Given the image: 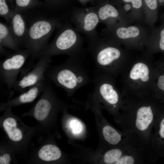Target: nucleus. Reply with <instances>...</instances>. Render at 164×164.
Masks as SVG:
<instances>
[{
  "label": "nucleus",
  "mask_w": 164,
  "mask_h": 164,
  "mask_svg": "<svg viewBox=\"0 0 164 164\" xmlns=\"http://www.w3.org/2000/svg\"><path fill=\"white\" fill-rule=\"evenodd\" d=\"M70 126L72 133L75 135H79L83 130L82 123L76 119H72L70 121Z\"/></svg>",
  "instance_id": "4be33fe9"
},
{
  "label": "nucleus",
  "mask_w": 164,
  "mask_h": 164,
  "mask_svg": "<svg viewBox=\"0 0 164 164\" xmlns=\"http://www.w3.org/2000/svg\"><path fill=\"white\" fill-rule=\"evenodd\" d=\"M126 2H131L132 7L135 9H139L142 5V0H123Z\"/></svg>",
  "instance_id": "bb28decb"
},
{
  "label": "nucleus",
  "mask_w": 164,
  "mask_h": 164,
  "mask_svg": "<svg viewBox=\"0 0 164 164\" xmlns=\"http://www.w3.org/2000/svg\"><path fill=\"white\" fill-rule=\"evenodd\" d=\"M20 12L15 10H13L9 27L19 44L23 42L28 28L23 17Z\"/></svg>",
  "instance_id": "6e6552de"
},
{
  "label": "nucleus",
  "mask_w": 164,
  "mask_h": 164,
  "mask_svg": "<svg viewBox=\"0 0 164 164\" xmlns=\"http://www.w3.org/2000/svg\"><path fill=\"white\" fill-rule=\"evenodd\" d=\"M105 80L99 73L95 75L93 80L94 93L109 104L115 106L119 101L118 94L112 84Z\"/></svg>",
  "instance_id": "423d86ee"
},
{
  "label": "nucleus",
  "mask_w": 164,
  "mask_h": 164,
  "mask_svg": "<svg viewBox=\"0 0 164 164\" xmlns=\"http://www.w3.org/2000/svg\"><path fill=\"white\" fill-rule=\"evenodd\" d=\"M45 80L41 81L30 87L27 91L20 94L17 99L14 100L16 102L20 104L29 103L33 101L38 94L42 92L44 88Z\"/></svg>",
  "instance_id": "9b49d317"
},
{
  "label": "nucleus",
  "mask_w": 164,
  "mask_h": 164,
  "mask_svg": "<svg viewBox=\"0 0 164 164\" xmlns=\"http://www.w3.org/2000/svg\"><path fill=\"white\" fill-rule=\"evenodd\" d=\"M103 134L105 140L109 143L115 145L121 139V135L115 129L109 125L105 126L103 129Z\"/></svg>",
  "instance_id": "dca6fc26"
},
{
  "label": "nucleus",
  "mask_w": 164,
  "mask_h": 164,
  "mask_svg": "<svg viewBox=\"0 0 164 164\" xmlns=\"http://www.w3.org/2000/svg\"><path fill=\"white\" fill-rule=\"evenodd\" d=\"M116 32L117 36L120 38L126 39L138 36L140 31L135 26H130L128 28L121 27L118 28Z\"/></svg>",
  "instance_id": "f3484780"
},
{
  "label": "nucleus",
  "mask_w": 164,
  "mask_h": 164,
  "mask_svg": "<svg viewBox=\"0 0 164 164\" xmlns=\"http://www.w3.org/2000/svg\"><path fill=\"white\" fill-rule=\"evenodd\" d=\"M155 117L150 106L140 107L136 113L135 122L136 128L139 131H145L153 123Z\"/></svg>",
  "instance_id": "1a4fd4ad"
},
{
  "label": "nucleus",
  "mask_w": 164,
  "mask_h": 164,
  "mask_svg": "<svg viewBox=\"0 0 164 164\" xmlns=\"http://www.w3.org/2000/svg\"><path fill=\"white\" fill-rule=\"evenodd\" d=\"M3 159L5 162V164H9L11 158L10 155L8 154H5L2 156Z\"/></svg>",
  "instance_id": "cd10ccee"
},
{
  "label": "nucleus",
  "mask_w": 164,
  "mask_h": 164,
  "mask_svg": "<svg viewBox=\"0 0 164 164\" xmlns=\"http://www.w3.org/2000/svg\"><path fill=\"white\" fill-rule=\"evenodd\" d=\"M120 55V50L114 47H107L98 50L95 57L96 68L98 71L105 70L112 66Z\"/></svg>",
  "instance_id": "0eeeda50"
},
{
  "label": "nucleus",
  "mask_w": 164,
  "mask_h": 164,
  "mask_svg": "<svg viewBox=\"0 0 164 164\" xmlns=\"http://www.w3.org/2000/svg\"><path fill=\"white\" fill-rule=\"evenodd\" d=\"M162 67V71L160 73L157 79V86L158 89L162 93H164V64Z\"/></svg>",
  "instance_id": "b1692460"
},
{
  "label": "nucleus",
  "mask_w": 164,
  "mask_h": 164,
  "mask_svg": "<svg viewBox=\"0 0 164 164\" xmlns=\"http://www.w3.org/2000/svg\"><path fill=\"white\" fill-rule=\"evenodd\" d=\"M56 24L54 20L43 18L36 19L31 23L23 42L32 57H36L47 46Z\"/></svg>",
  "instance_id": "f03ea898"
},
{
  "label": "nucleus",
  "mask_w": 164,
  "mask_h": 164,
  "mask_svg": "<svg viewBox=\"0 0 164 164\" xmlns=\"http://www.w3.org/2000/svg\"><path fill=\"white\" fill-rule=\"evenodd\" d=\"M117 10L112 5L107 4L101 7L98 12L100 18L104 20L109 17H116L118 15Z\"/></svg>",
  "instance_id": "a211bd4d"
},
{
  "label": "nucleus",
  "mask_w": 164,
  "mask_h": 164,
  "mask_svg": "<svg viewBox=\"0 0 164 164\" xmlns=\"http://www.w3.org/2000/svg\"><path fill=\"white\" fill-rule=\"evenodd\" d=\"M19 44L14 36L9 27L0 23V46L1 53L4 52L3 47H5L13 50H18Z\"/></svg>",
  "instance_id": "9d476101"
},
{
  "label": "nucleus",
  "mask_w": 164,
  "mask_h": 164,
  "mask_svg": "<svg viewBox=\"0 0 164 164\" xmlns=\"http://www.w3.org/2000/svg\"><path fill=\"white\" fill-rule=\"evenodd\" d=\"M156 121L155 144L158 148L164 149V113L158 116Z\"/></svg>",
  "instance_id": "4468645a"
},
{
  "label": "nucleus",
  "mask_w": 164,
  "mask_h": 164,
  "mask_svg": "<svg viewBox=\"0 0 164 164\" xmlns=\"http://www.w3.org/2000/svg\"><path fill=\"white\" fill-rule=\"evenodd\" d=\"M163 1H164V0H163Z\"/></svg>",
  "instance_id": "7c9ffc66"
},
{
  "label": "nucleus",
  "mask_w": 164,
  "mask_h": 164,
  "mask_svg": "<svg viewBox=\"0 0 164 164\" xmlns=\"http://www.w3.org/2000/svg\"><path fill=\"white\" fill-rule=\"evenodd\" d=\"M149 70L145 64L141 63L135 64L132 69L130 77L134 80L140 79L144 82L147 81L149 79Z\"/></svg>",
  "instance_id": "2eb2a0df"
},
{
  "label": "nucleus",
  "mask_w": 164,
  "mask_h": 164,
  "mask_svg": "<svg viewBox=\"0 0 164 164\" xmlns=\"http://www.w3.org/2000/svg\"><path fill=\"white\" fill-rule=\"evenodd\" d=\"M0 164H5V162L3 159L2 156H0Z\"/></svg>",
  "instance_id": "c85d7f7f"
},
{
  "label": "nucleus",
  "mask_w": 164,
  "mask_h": 164,
  "mask_svg": "<svg viewBox=\"0 0 164 164\" xmlns=\"http://www.w3.org/2000/svg\"><path fill=\"white\" fill-rule=\"evenodd\" d=\"M84 27L87 31L93 30L99 22L97 15L94 12L87 14L84 17Z\"/></svg>",
  "instance_id": "aec40b11"
},
{
  "label": "nucleus",
  "mask_w": 164,
  "mask_h": 164,
  "mask_svg": "<svg viewBox=\"0 0 164 164\" xmlns=\"http://www.w3.org/2000/svg\"><path fill=\"white\" fill-rule=\"evenodd\" d=\"M77 39L76 34L72 30L67 29L63 30L56 39L39 53L36 57L51 58L60 53H70L75 46Z\"/></svg>",
  "instance_id": "20e7f679"
},
{
  "label": "nucleus",
  "mask_w": 164,
  "mask_h": 164,
  "mask_svg": "<svg viewBox=\"0 0 164 164\" xmlns=\"http://www.w3.org/2000/svg\"><path fill=\"white\" fill-rule=\"evenodd\" d=\"M160 40L159 43V47L160 50L164 51V28L160 31Z\"/></svg>",
  "instance_id": "a878e982"
},
{
  "label": "nucleus",
  "mask_w": 164,
  "mask_h": 164,
  "mask_svg": "<svg viewBox=\"0 0 164 164\" xmlns=\"http://www.w3.org/2000/svg\"><path fill=\"white\" fill-rule=\"evenodd\" d=\"M39 59L29 72L16 81L13 87L15 90L24 92L39 82L45 80V73L50 61V58L43 57Z\"/></svg>",
  "instance_id": "39448f33"
},
{
  "label": "nucleus",
  "mask_w": 164,
  "mask_h": 164,
  "mask_svg": "<svg viewBox=\"0 0 164 164\" xmlns=\"http://www.w3.org/2000/svg\"><path fill=\"white\" fill-rule=\"evenodd\" d=\"M12 11L9 10L5 0H0V15L7 22L10 21Z\"/></svg>",
  "instance_id": "412c9836"
},
{
  "label": "nucleus",
  "mask_w": 164,
  "mask_h": 164,
  "mask_svg": "<svg viewBox=\"0 0 164 164\" xmlns=\"http://www.w3.org/2000/svg\"><path fill=\"white\" fill-rule=\"evenodd\" d=\"M145 2L150 9L152 10L155 9L158 6L157 0H145Z\"/></svg>",
  "instance_id": "393cba45"
},
{
  "label": "nucleus",
  "mask_w": 164,
  "mask_h": 164,
  "mask_svg": "<svg viewBox=\"0 0 164 164\" xmlns=\"http://www.w3.org/2000/svg\"><path fill=\"white\" fill-rule=\"evenodd\" d=\"M122 151L119 149H113L107 152L105 154L104 161L107 164H115L124 155Z\"/></svg>",
  "instance_id": "6ab92c4d"
},
{
  "label": "nucleus",
  "mask_w": 164,
  "mask_h": 164,
  "mask_svg": "<svg viewBox=\"0 0 164 164\" xmlns=\"http://www.w3.org/2000/svg\"><path fill=\"white\" fill-rule=\"evenodd\" d=\"M39 157L42 160L49 161L59 159L61 155L59 149L53 145H47L43 146L39 150Z\"/></svg>",
  "instance_id": "f8f14e48"
},
{
  "label": "nucleus",
  "mask_w": 164,
  "mask_h": 164,
  "mask_svg": "<svg viewBox=\"0 0 164 164\" xmlns=\"http://www.w3.org/2000/svg\"><path fill=\"white\" fill-rule=\"evenodd\" d=\"M30 55L27 49L18 50L1 61L0 77L8 88H13L21 69Z\"/></svg>",
  "instance_id": "7ed1b4c3"
},
{
  "label": "nucleus",
  "mask_w": 164,
  "mask_h": 164,
  "mask_svg": "<svg viewBox=\"0 0 164 164\" xmlns=\"http://www.w3.org/2000/svg\"><path fill=\"white\" fill-rule=\"evenodd\" d=\"M33 2L34 0H15L16 6L15 10L20 12L31 7Z\"/></svg>",
  "instance_id": "5701e85b"
},
{
  "label": "nucleus",
  "mask_w": 164,
  "mask_h": 164,
  "mask_svg": "<svg viewBox=\"0 0 164 164\" xmlns=\"http://www.w3.org/2000/svg\"><path fill=\"white\" fill-rule=\"evenodd\" d=\"M16 125V121L12 118H6L3 123V127L9 137L14 141H19L22 138V133Z\"/></svg>",
  "instance_id": "ddd939ff"
},
{
  "label": "nucleus",
  "mask_w": 164,
  "mask_h": 164,
  "mask_svg": "<svg viewBox=\"0 0 164 164\" xmlns=\"http://www.w3.org/2000/svg\"><path fill=\"white\" fill-rule=\"evenodd\" d=\"M46 76L69 94L87 84L90 80L85 65L73 57L51 68L47 72Z\"/></svg>",
  "instance_id": "f257e3e1"
},
{
  "label": "nucleus",
  "mask_w": 164,
  "mask_h": 164,
  "mask_svg": "<svg viewBox=\"0 0 164 164\" xmlns=\"http://www.w3.org/2000/svg\"><path fill=\"white\" fill-rule=\"evenodd\" d=\"M130 8V6L128 5H126L125 6V9L127 10H128Z\"/></svg>",
  "instance_id": "c756f323"
}]
</instances>
